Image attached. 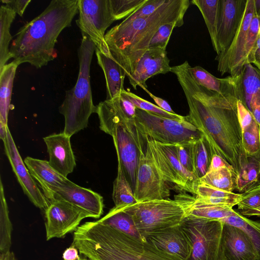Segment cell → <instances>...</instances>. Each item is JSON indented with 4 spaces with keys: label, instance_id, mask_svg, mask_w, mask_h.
<instances>
[{
    "label": "cell",
    "instance_id": "48",
    "mask_svg": "<svg viewBox=\"0 0 260 260\" xmlns=\"http://www.w3.org/2000/svg\"><path fill=\"white\" fill-rule=\"evenodd\" d=\"M224 167H228L233 169V168L221 156L214 154L212 157L211 164L208 170H214Z\"/></svg>",
    "mask_w": 260,
    "mask_h": 260
},
{
    "label": "cell",
    "instance_id": "4",
    "mask_svg": "<svg viewBox=\"0 0 260 260\" xmlns=\"http://www.w3.org/2000/svg\"><path fill=\"white\" fill-rule=\"evenodd\" d=\"M72 245L90 260H172L147 241L98 220L80 225Z\"/></svg>",
    "mask_w": 260,
    "mask_h": 260
},
{
    "label": "cell",
    "instance_id": "29",
    "mask_svg": "<svg viewBox=\"0 0 260 260\" xmlns=\"http://www.w3.org/2000/svg\"><path fill=\"white\" fill-rule=\"evenodd\" d=\"M260 184V150L247 156L245 164L236 177L235 189L245 192Z\"/></svg>",
    "mask_w": 260,
    "mask_h": 260
},
{
    "label": "cell",
    "instance_id": "33",
    "mask_svg": "<svg viewBox=\"0 0 260 260\" xmlns=\"http://www.w3.org/2000/svg\"><path fill=\"white\" fill-rule=\"evenodd\" d=\"M98 221L136 238L147 241L139 233L132 217L120 208L113 207L105 216Z\"/></svg>",
    "mask_w": 260,
    "mask_h": 260
},
{
    "label": "cell",
    "instance_id": "47",
    "mask_svg": "<svg viewBox=\"0 0 260 260\" xmlns=\"http://www.w3.org/2000/svg\"><path fill=\"white\" fill-rule=\"evenodd\" d=\"M154 100V101L156 104L157 106H158L159 108L162 109V110L171 113L173 114H175L176 113L173 110L172 108L171 107L170 105L169 104V103L165 100H163L162 99L157 97L152 93H151L148 89L147 88L145 89L144 90Z\"/></svg>",
    "mask_w": 260,
    "mask_h": 260
},
{
    "label": "cell",
    "instance_id": "30",
    "mask_svg": "<svg viewBox=\"0 0 260 260\" xmlns=\"http://www.w3.org/2000/svg\"><path fill=\"white\" fill-rule=\"evenodd\" d=\"M16 13L10 8L2 5L0 8V71L12 58L9 46L13 37L10 27Z\"/></svg>",
    "mask_w": 260,
    "mask_h": 260
},
{
    "label": "cell",
    "instance_id": "50",
    "mask_svg": "<svg viewBox=\"0 0 260 260\" xmlns=\"http://www.w3.org/2000/svg\"><path fill=\"white\" fill-rule=\"evenodd\" d=\"M255 67L260 70V38H258L257 46L254 54V61L253 63Z\"/></svg>",
    "mask_w": 260,
    "mask_h": 260
},
{
    "label": "cell",
    "instance_id": "20",
    "mask_svg": "<svg viewBox=\"0 0 260 260\" xmlns=\"http://www.w3.org/2000/svg\"><path fill=\"white\" fill-rule=\"evenodd\" d=\"M146 241L172 260H188L191 248L180 224L153 233Z\"/></svg>",
    "mask_w": 260,
    "mask_h": 260
},
{
    "label": "cell",
    "instance_id": "11",
    "mask_svg": "<svg viewBox=\"0 0 260 260\" xmlns=\"http://www.w3.org/2000/svg\"><path fill=\"white\" fill-rule=\"evenodd\" d=\"M78 13L76 22L81 33L91 40L96 49L109 53L105 40V31L115 21L109 0H79Z\"/></svg>",
    "mask_w": 260,
    "mask_h": 260
},
{
    "label": "cell",
    "instance_id": "38",
    "mask_svg": "<svg viewBox=\"0 0 260 260\" xmlns=\"http://www.w3.org/2000/svg\"><path fill=\"white\" fill-rule=\"evenodd\" d=\"M234 210L233 207L229 206L199 204H196L194 201L187 215H191L220 221L222 219L231 215Z\"/></svg>",
    "mask_w": 260,
    "mask_h": 260
},
{
    "label": "cell",
    "instance_id": "1",
    "mask_svg": "<svg viewBox=\"0 0 260 260\" xmlns=\"http://www.w3.org/2000/svg\"><path fill=\"white\" fill-rule=\"evenodd\" d=\"M189 107V121L203 134L214 155L223 158L237 175L247 156L242 144V128L235 95H223L198 84L188 68L175 74Z\"/></svg>",
    "mask_w": 260,
    "mask_h": 260
},
{
    "label": "cell",
    "instance_id": "46",
    "mask_svg": "<svg viewBox=\"0 0 260 260\" xmlns=\"http://www.w3.org/2000/svg\"><path fill=\"white\" fill-rule=\"evenodd\" d=\"M30 2V0H2L1 1L3 5L8 6L20 16H23Z\"/></svg>",
    "mask_w": 260,
    "mask_h": 260
},
{
    "label": "cell",
    "instance_id": "9",
    "mask_svg": "<svg viewBox=\"0 0 260 260\" xmlns=\"http://www.w3.org/2000/svg\"><path fill=\"white\" fill-rule=\"evenodd\" d=\"M180 226L191 248L188 260H219L222 221L188 215Z\"/></svg>",
    "mask_w": 260,
    "mask_h": 260
},
{
    "label": "cell",
    "instance_id": "41",
    "mask_svg": "<svg viewBox=\"0 0 260 260\" xmlns=\"http://www.w3.org/2000/svg\"><path fill=\"white\" fill-rule=\"evenodd\" d=\"M260 18L254 15L248 32L247 39L244 49V65L253 63L254 54L257 46Z\"/></svg>",
    "mask_w": 260,
    "mask_h": 260
},
{
    "label": "cell",
    "instance_id": "8",
    "mask_svg": "<svg viewBox=\"0 0 260 260\" xmlns=\"http://www.w3.org/2000/svg\"><path fill=\"white\" fill-rule=\"evenodd\" d=\"M135 120L144 138L162 144L190 143L203 136L186 116L181 119L170 118L136 108Z\"/></svg>",
    "mask_w": 260,
    "mask_h": 260
},
{
    "label": "cell",
    "instance_id": "19",
    "mask_svg": "<svg viewBox=\"0 0 260 260\" xmlns=\"http://www.w3.org/2000/svg\"><path fill=\"white\" fill-rule=\"evenodd\" d=\"M53 199L67 201L84 211L90 217L99 218L103 213V197L98 193L73 182L56 189L50 201Z\"/></svg>",
    "mask_w": 260,
    "mask_h": 260
},
{
    "label": "cell",
    "instance_id": "28",
    "mask_svg": "<svg viewBox=\"0 0 260 260\" xmlns=\"http://www.w3.org/2000/svg\"><path fill=\"white\" fill-rule=\"evenodd\" d=\"M19 64L13 60L0 71V122L8 125L13 82Z\"/></svg>",
    "mask_w": 260,
    "mask_h": 260
},
{
    "label": "cell",
    "instance_id": "35",
    "mask_svg": "<svg viewBox=\"0 0 260 260\" xmlns=\"http://www.w3.org/2000/svg\"><path fill=\"white\" fill-rule=\"evenodd\" d=\"M112 199L114 207L117 208H122L137 203L134 191L119 166L113 182Z\"/></svg>",
    "mask_w": 260,
    "mask_h": 260
},
{
    "label": "cell",
    "instance_id": "15",
    "mask_svg": "<svg viewBox=\"0 0 260 260\" xmlns=\"http://www.w3.org/2000/svg\"><path fill=\"white\" fill-rule=\"evenodd\" d=\"M3 143L6 155L24 193L36 207L45 210L50 202L41 191L22 160L9 127Z\"/></svg>",
    "mask_w": 260,
    "mask_h": 260
},
{
    "label": "cell",
    "instance_id": "7",
    "mask_svg": "<svg viewBox=\"0 0 260 260\" xmlns=\"http://www.w3.org/2000/svg\"><path fill=\"white\" fill-rule=\"evenodd\" d=\"M195 198L186 193L174 196V199L154 200L137 202L120 208L132 218L140 234L148 235L179 225L187 215Z\"/></svg>",
    "mask_w": 260,
    "mask_h": 260
},
{
    "label": "cell",
    "instance_id": "49",
    "mask_svg": "<svg viewBox=\"0 0 260 260\" xmlns=\"http://www.w3.org/2000/svg\"><path fill=\"white\" fill-rule=\"evenodd\" d=\"M62 258L63 260H80L79 250L75 246L71 245L64 250Z\"/></svg>",
    "mask_w": 260,
    "mask_h": 260
},
{
    "label": "cell",
    "instance_id": "55",
    "mask_svg": "<svg viewBox=\"0 0 260 260\" xmlns=\"http://www.w3.org/2000/svg\"><path fill=\"white\" fill-rule=\"evenodd\" d=\"M258 38H260V26L258 29Z\"/></svg>",
    "mask_w": 260,
    "mask_h": 260
},
{
    "label": "cell",
    "instance_id": "25",
    "mask_svg": "<svg viewBox=\"0 0 260 260\" xmlns=\"http://www.w3.org/2000/svg\"><path fill=\"white\" fill-rule=\"evenodd\" d=\"M239 99L250 112L253 107L260 105V70L251 63L245 64L240 81Z\"/></svg>",
    "mask_w": 260,
    "mask_h": 260
},
{
    "label": "cell",
    "instance_id": "34",
    "mask_svg": "<svg viewBox=\"0 0 260 260\" xmlns=\"http://www.w3.org/2000/svg\"><path fill=\"white\" fill-rule=\"evenodd\" d=\"M236 174L230 167H224L214 170H209L202 178L200 183L222 190L233 192L235 189Z\"/></svg>",
    "mask_w": 260,
    "mask_h": 260
},
{
    "label": "cell",
    "instance_id": "27",
    "mask_svg": "<svg viewBox=\"0 0 260 260\" xmlns=\"http://www.w3.org/2000/svg\"><path fill=\"white\" fill-rule=\"evenodd\" d=\"M194 203L233 207L242 199V193H237L216 188L201 183L197 187Z\"/></svg>",
    "mask_w": 260,
    "mask_h": 260
},
{
    "label": "cell",
    "instance_id": "18",
    "mask_svg": "<svg viewBox=\"0 0 260 260\" xmlns=\"http://www.w3.org/2000/svg\"><path fill=\"white\" fill-rule=\"evenodd\" d=\"M171 69L166 50L149 48L139 60L128 79L134 89L140 86L145 90L147 79L156 75L165 74L171 72Z\"/></svg>",
    "mask_w": 260,
    "mask_h": 260
},
{
    "label": "cell",
    "instance_id": "22",
    "mask_svg": "<svg viewBox=\"0 0 260 260\" xmlns=\"http://www.w3.org/2000/svg\"><path fill=\"white\" fill-rule=\"evenodd\" d=\"M24 162L32 177L40 184L49 202L56 189L64 187L72 182L55 170L48 161L27 156Z\"/></svg>",
    "mask_w": 260,
    "mask_h": 260
},
{
    "label": "cell",
    "instance_id": "44",
    "mask_svg": "<svg viewBox=\"0 0 260 260\" xmlns=\"http://www.w3.org/2000/svg\"><path fill=\"white\" fill-rule=\"evenodd\" d=\"M167 1L148 0L146 3L137 9L122 22L125 23L136 18L149 16L163 6Z\"/></svg>",
    "mask_w": 260,
    "mask_h": 260
},
{
    "label": "cell",
    "instance_id": "51",
    "mask_svg": "<svg viewBox=\"0 0 260 260\" xmlns=\"http://www.w3.org/2000/svg\"><path fill=\"white\" fill-rule=\"evenodd\" d=\"M0 260H17L14 253L10 251L0 253Z\"/></svg>",
    "mask_w": 260,
    "mask_h": 260
},
{
    "label": "cell",
    "instance_id": "2",
    "mask_svg": "<svg viewBox=\"0 0 260 260\" xmlns=\"http://www.w3.org/2000/svg\"><path fill=\"white\" fill-rule=\"evenodd\" d=\"M79 0H52L38 16L23 25L15 35L10 51L19 65L29 63L37 69L57 57L58 37L78 13Z\"/></svg>",
    "mask_w": 260,
    "mask_h": 260
},
{
    "label": "cell",
    "instance_id": "31",
    "mask_svg": "<svg viewBox=\"0 0 260 260\" xmlns=\"http://www.w3.org/2000/svg\"><path fill=\"white\" fill-rule=\"evenodd\" d=\"M190 149L192 172L200 179L208 171L213 154L203 135L191 143Z\"/></svg>",
    "mask_w": 260,
    "mask_h": 260
},
{
    "label": "cell",
    "instance_id": "42",
    "mask_svg": "<svg viewBox=\"0 0 260 260\" xmlns=\"http://www.w3.org/2000/svg\"><path fill=\"white\" fill-rule=\"evenodd\" d=\"M180 26L181 25L176 22L166 23L160 26L151 39L148 49L158 48L166 50L174 28Z\"/></svg>",
    "mask_w": 260,
    "mask_h": 260
},
{
    "label": "cell",
    "instance_id": "32",
    "mask_svg": "<svg viewBox=\"0 0 260 260\" xmlns=\"http://www.w3.org/2000/svg\"><path fill=\"white\" fill-rule=\"evenodd\" d=\"M191 3L200 11L209 31L214 51L218 54L217 28L219 14V0H192Z\"/></svg>",
    "mask_w": 260,
    "mask_h": 260
},
{
    "label": "cell",
    "instance_id": "5",
    "mask_svg": "<svg viewBox=\"0 0 260 260\" xmlns=\"http://www.w3.org/2000/svg\"><path fill=\"white\" fill-rule=\"evenodd\" d=\"M96 46L85 34L78 50L79 71L75 86L66 91L59 111L64 118L63 131L71 137L87 126L89 118L95 113L96 106L93 103L90 80V64Z\"/></svg>",
    "mask_w": 260,
    "mask_h": 260
},
{
    "label": "cell",
    "instance_id": "14",
    "mask_svg": "<svg viewBox=\"0 0 260 260\" xmlns=\"http://www.w3.org/2000/svg\"><path fill=\"white\" fill-rule=\"evenodd\" d=\"M255 15L254 0H247L245 11L236 35L228 49L217 55V70L221 75H238L244 66V49L248 30Z\"/></svg>",
    "mask_w": 260,
    "mask_h": 260
},
{
    "label": "cell",
    "instance_id": "43",
    "mask_svg": "<svg viewBox=\"0 0 260 260\" xmlns=\"http://www.w3.org/2000/svg\"><path fill=\"white\" fill-rule=\"evenodd\" d=\"M237 206L240 211H248L260 207V184L242 193V199Z\"/></svg>",
    "mask_w": 260,
    "mask_h": 260
},
{
    "label": "cell",
    "instance_id": "3",
    "mask_svg": "<svg viewBox=\"0 0 260 260\" xmlns=\"http://www.w3.org/2000/svg\"><path fill=\"white\" fill-rule=\"evenodd\" d=\"M188 0H167L149 16L121 22L109 30L105 40L113 58L128 77L148 49L150 41L160 26L176 22L181 26L189 8Z\"/></svg>",
    "mask_w": 260,
    "mask_h": 260
},
{
    "label": "cell",
    "instance_id": "16",
    "mask_svg": "<svg viewBox=\"0 0 260 260\" xmlns=\"http://www.w3.org/2000/svg\"><path fill=\"white\" fill-rule=\"evenodd\" d=\"M223 222L219 260H258L255 247L241 229Z\"/></svg>",
    "mask_w": 260,
    "mask_h": 260
},
{
    "label": "cell",
    "instance_id": "23",
    "mask_svg": "<svg viewBox=\"0 0 260 260\" xmlns=\"http://www.w3.org/2000/svg\"><path fill=\"white\" fill-rule=\"evenodd\" d=\"M190 73L194 81L208 90L223 95H235L240 98V81L241 73L218 78L200 66L189 68Z\"/></svg>",
    "mask_w": 260,
    "mask_h": 260
},
{
    "label": "cell",
    "instance_id": "52",
    "mask_svg": "<svg viewBox=\"0 0 260 260\" xmlns=\"http://www.w3.org/2000/svg\"><path fill=\"white\" fill-rule=\"evenodd\" d=\"M241 214L243 216H260V207L257 208L256 209L245 211H240Z\"/></svg>",
    "mask_w": 260,
    "mask_h": 260
},
{
    "label": "cell",
    "instance_id": "26",
    "mask_svg": "<svg viewBox=\"0 0 260 260\" xmlns=\"http://www.w3.org/2000/svg\"><path fill=\"white\" fill-rule=\"evenodd\" d=\"M237 105L243 146L246 154L251 155L260 150V126L239 100H237Z\"/></svg>",
    "mask_w": 260,
    "mask_h": 260
},
{
    "label": "cell",
    "instance_id": "53",
    "mask_svg": "<svg viewBox=\"0 0 260 260\" xmlns=\"http://www.w3.org/2000/svg\"><path fill=\"white\" fill-rule=\"evenodd\" d=\"M8 127V125L0 122V138L3 141H4L7 138Z\"/></svg>",
    "mask_w": 260,
    "mask_h": 260
},
{
    "label": "cell",
    "instance_id": "45",
    "mask_svg": "<svg viewBox=\"0 0 260 260\" xmlns=\"http://www.w3.org/2000/svg\"><path fill=\"white\" fill-rule=\"evenodd\" d=\"M191 142L175 144V146L177 157L181 165L193 173L190 149Z\"/></svg>",
    "mask_w": 260,
    "mask_h": 260
},
{
    "label": "cell",
    "instance_id": "39",
    "mask_svg": "<svg viewBox=\"0 0 260 260\" xmlns=\"http://www.w3.org/2000/svg\"><path fill=\"white\" fill-rule=\"evenodd\" d=\"M121 93L129 100L138 109L160 116L170 118L181 119L184 117L176 113L173 114L168 112L162 110L157 105L139 97L129 91H126L124 89L121 92Z\"/></svg>",
    "mask_w": 260,
    "mask_h": 260
},
{
    "label": "cell",
    "instance_id": "56",
    "mask_svg": "<svg viewBox=\"0 0 260 260\" xmlns=\"http://www.w3.org/2000/svg\"><path fill=\"white\" fill-rule=\"evenodd\" d=\"M80 260H90L89 259H85V258H80Z\"/></svg>",
    "mask_w": 260,
    "mask_h": 260
},
{
    "label": "cell",
    "instance_id": "37",
    "mask_svg": "<svg viewBox=\"0 0 260 260\" xmlns=\"http://www.w3.org/2000/svg\"><path fill=\"white\" fill-rule=\"evenodd\" d=\"M12 224L5 198L4 186L0 179V253L10 251L12 244Z\"/></svg>",
    "mask_w": 260,
    "mask_h": 260
},
{
    "label": "cell",
    "instance_id": "10",
    "mask_svg": "<svg viewBox=\"0 0 260 260\" xmlns=\"http://www.w3.org/2000/svg\"><path fill=\"white\" fill-rule=\"evenodd\" d=\"M144 139L156 167L166 181L180 189L196 194L199 179L181 165L177 157L175 144Z\"/></svg>",
    "mask_w": 260,
    "mask_h": 260
},
{
    "label": "cell",
    "instance_id": "24",
    "mask_svg": "<svg viewBox=\"0 0 260 260\" xmlns=\"http://www.w3.org/2000/svg\"><path fill=\"white\" fill-rule=\"evenodd\" d=\"M98 62L103 71L106 83L107 98L111 100L120 95L124 89L125 75L111 52L104 53L95 48Z\"/></svg>",
    "mask_w": 260,
    "mask_h": 260
},
{
    "label": "cell",
    "instance_id": "21",
    "mask_svg": "<svg viewBox=\"0 0 260 260\" xmlns=\"http://www.w3.org/2000/svg\"><path fill=\"white\" fill-rule=\"evenodd\" d=\"M70 138L63 132L43 138L49 154V165L66 177L73 172L76 165Z\"/></svg>",
    "mask_w": 260,
    "mask_h": 260
},
{
    "label": "cell",
    "instance_id": "13",
    "mask_svg": "<svg viewBox=\"0 0 260 260\" xmlns=\"http://www.w3.org/2000/svg\"><path fill=\"white\" fill-rule=\"evenodd\" d=\"M45 212L47 240L64 238L67 234L75 232L84 218L90 217L84 211L59 199L51 200Z\"/></svg>",
    "mask_w": 260,
    "mask_h": 260
},
{
    "label": "cell",
    "instance_id": "40",
    "mask_svg": "<svg viewBox=\"0 0 260 260\" xmlns=\"http://www.w3.org/2000/svg\"><path fill=\"white\" fill-rule=\"evenodd\" d=\"M148 0H109L114 20L127 17Z\"/></svg>",
    "mask_w": 260,
    "mask_h": 260
},
{
    "label": "cell",
    "instance_id": "6",
    "mask_svg": "<svg viewBox=\"0 0 260 260\" xmlns=\"http://www.w3.org/2000/svg\"><path fill=\"white\" fill-rule=\"evenodd\" d=\"M99 121L100 129L112 137L118 166L134 191L141 152L146 146V140L138 129L135 119L118 111L103 114Z\"/></svg>",
    "mask_w": 260,
    "mask_h": 260
},
{
    "label": "cell",
    "instance_id": "12",
    "mask_svg": "<svg viewBox=\"0 0 260 260\" xmlns=\"http://www.w3.org/2000/svg\"><path fill=\"white\" fill-rule=\"evenodd\" d=\"M170 184L156 167L147 144L141 152L134 191L137 202L169 199L172 188Z\"/></svg>",
    "mask_w": 260,
    "mask_h": 260
},
{
    "label": "cell",
    "instance_id": "17",
    "mask_svg": "<svg viewBox=\"0 0 260 260\" xmlns=\"http://www.w3.org/2000/svg\"><path fill=\"white\" fill-rule=\"evenodd\" d=\"M247 0H219L216 41L219 53L230 46L242 18Z\"/></svg>",
    "mask_w": 260,
    "mask_h": 260
},
{
    "label": "cell",
    "instance_id": "36",
    "mask_svg": "<svg viewBox=\"0 0 260 260\" xmlns=\"http://www.w3.org/2000/svg\"><path fill=\"white\" fill-rule=\"evenodd\" d=\"M220 221L245 232L252 241L258 254V260H260V222L249 219L235 210L231 215Z\"/></svg>",
    "mask_w": 260,
    "mask_h": 260
},
{
    "label": "cell",
    "instance_id": "54",
    "mask_svg": "<svg viewBox=\"0 0 260 260\" xmlns=\"http://www.w3.org/2000/svg\"><path fill=\"white\" fill-rule=\"evenodd\" d=\"M255 15L260 18V0H254Z\"/></svg>",
    "mask_w": 260,
    "mask_h": 260
}]
</instances>
